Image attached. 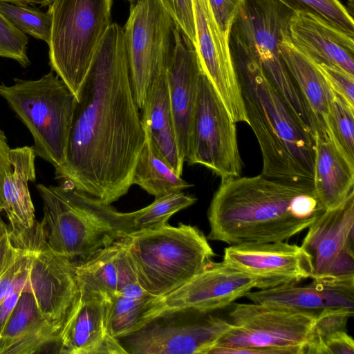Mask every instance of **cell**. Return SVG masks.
<instances>
[{"mask_svg":"<svg viewBox=\"0 0 354 354\" xmlns=\"http://www.w3.org/2000/svg\"><path fill=\"white\" fill-rule=\"evenodd\" d=\"M1 354H31L49 345L58 348V334L41 315L33 295L23 291L1 336Z\"/></svg>","mask_w":354,"mask_h":354,"instance_id":"d4e9b609","label":"cell"},{"mask_svg":"<svg viewBox=\"0 0 354 354\" xmlns=\"http://www.w3.org/2000/svg\"><path fill=\"white\" fill-rule=\"evenodd\" d=\"M301 246L310 256L313 281L354 286V190L308 227Z\"/></svg>","mask_w":354,"mask_h":354,"instance_id":"5bb4252c","label":"cell"},{"mask_svg":"<svg viewBox=\"0 0 354 354\" xmlns=\"http://www.w3.org/2000/svg\"><path fill=\"white\" fill-rule=\"evenodd\" d=\"M211 313L162 316L119 340L128 354H208L231 326Z\"/></svg>","mask_w":354,"mask_h":354,"instance_id":"7c38bea8","label":"cell"},{"mask_svg":"<svg viewBox=\"0 0 354 354\" xmlns=\"http://www.w3.org/2000/svg\"><path fill=\"white\" fill-rule=\"evenodd\" d=\"M253 303L319 313L329 309L354 311V286L313 281L307 285H286L248 292Z\"/></svg>","mask_w":354,"mask_h":354,"instance_id":"7402d4cb","label":"cell"},{"mask_svg":"<svg viewBox=\"0 0 354 354\" xmlns=\"http://www.w3.org/2000/svg\"><path fill=\"white\" fill-rule=\"evenodd\" d=\"M47 245L55 253L84 259L130 234L127 213L66 185H37Z\"/></svg>","mask_w":354,"mask_h":354,"instance_id":"277c9868","label":"cell"},{"mask_svg":"<svg viewBox=\"0 0 354 354\" xmlns=\"http://www.w3.org/2000/svg\"><path fill=\"white\" fill-rule=\"evenodd\" d=\"M0 12L24 33L48 44L52 26V14L49 9L44 12L28 5L0 1Z\"/></svg>","mask_w":354,"mask_h":354,"instance_id":"1f68e13d","label":"cell"},{"mask_svg":"<svg viewBox=\"0 0 354 354\" xmlns=\"http://www.w3.org/2000/svg\"><path fill=\"white\" fill-rule=\"evenodd\" d=\"M176 24L159 0L131 4L123 28L133 94L141 109L154 75L167 68L174 46Z\"/></svg>","mask_w":354,"mask_h":354,"instance_id":"30bf717a","label":"cell"},{"mask_svg":"<svg viewBox=\"0 0 354 354\" xmlns=\"http://www.w3.org/2000/svg\"><path fill=\"white\" fill-rule=\"evenodd\" d=\"M325 211L313 187L259 174L222 180L207 213V239L236 245L286 241Z\"/></svg>","mask_w":354,"mask_h":354,"instance_id":"7a4b0ae2","label":"cell"},{"mask_svg":"<svg viewBox=\"0 0 354 354\" xmlns=\"http://www.w3.org/2000/svg\"><path fill=\"white\" fill-rule=\"evenodd\" d=\"M304 353L353 354L354 342L346 330H337L310 341L305 347Z\"/></svg>","mask_w":354,"mask_h":354,"instance_id":"e575fe53","label":"cell"},{"mask_svg":"<svg viewBox=\"0 0 354 354\" xmlns=\"http://www.w3.org/2000/svg\"><path fill=\"white\" fill-rule=\"evenodd\" d=\"M10 149L5 133L0 129V212L3 210L2 187L4 179L12 169Z\"/></svg>","mask_w":354,"mask_h":354,"instance_id":"60d3db41","label":"cell"},{"mask_svg":"<svg viewBox=\"0 0 354 354\" xmlns=\"http://www.w3.org/2000/svg\"><path fill=\"white\" fill-rule=\"evenodd\" d=\"M288 30L293 46L315 64L333 65L354 76V37L305 12H294Z\"/></svg>","mask_w":354,"mask_h":354,"instance_id":"ffe728a7","label":"cell"},{"mask_svg":"<svg viewBox=\"0 0 354 354\" xmlns=\"http://www.w3.org/2000/svg\"><path fill=\"white\" fill-rule=\"evenodd\" d=\"M36 154L32 147L10 149L12 165L2 187V206L10 224L30 228L36 223L35 207L30 197L28 183L35 181Z\"/></svg>","mask_w":354,"mask_h":354,"instance_id":"484cf974","label":"cell"},{"mask_svg":"<svg viewBox=\"0 0 354 354\" xmlns=\"http://www.w3.org/2000/svg\"><path fill=\"white\" fill-rule=\"evenodd\" d=\"M138 109L123 28L112 23L82 85L55 178L109 205L127 194L146 138Z\"/></svg>","mask_w":354,"mask_h":354,"instance_id":"6da1fadb","label":"cell"},{"mask_svg":"<svg viewBox=\"0 0 354 354\" xmlns=\"http://www.w3.org/2000/svg\"><path fill=\"white\" fill-rule=\"evenodd\" d=\"M140 119L148 136L161 156L179 176L184 160L181 158L175 134L167 81V68L153 77L146 92Z\"/></svg>","mask_w":354,"mask_h":354,"instance_id":"cb8c5ba5","label":"cell"},{"mask_svg":"<svg viewBox=\"0 0 354 354\" xmlns=\"http://www.w3.org/2000/svg\"><path fill=\"white\" fill-rule=\"evenodd\" d=\"M279 46L289 72L315 120L316 131L327 130L333 91L317 65L293 46L289 32Z\"/></svg>","mask_w":354,"mask_h":354,"instance_id":"4316f807","label":"cell"},{"mask_svg":"<svg viewBox=\"0 0 354 354\" xmlns=\"http://www.w3.org/2000/svg\"><path fill=\"white\" fill-rule=\"evenodd\" d=\"M214 18L227 39L241 0H208Z\"/></svg>","mask_w":354,"mask_h":354,"instance_id":"f35d334b","label":"cell"},{"mask_svg":"<svg viewBox=\"0 0 354 354\" xmlns=\"http://www.w3.org/2000/svg\"><path fill=\"white\" fill-rule=\"evenodd\" d=\"M174 46L167 67V81L176 142L186 161L203 70L194 44L174 28Z\"/></svg>","mask_w":354,"mask_h":354,"instance_id":"ac0fdd59","label":"cell"},{"mask_svg":"<svg viewBox=\"0 0 354 354\" xmlns=\"http://www.w3.org/2000/svg\"><path fill=\"white\" fill-rule=\"evenodd\" d=\"M254 288H257L256 278L223 261H213L180 287L155 297L147 306L139 329L156 318L171 314L223 308Z\"/></svg>","mask_w":354,"mask_h":354,"instance_id":"4fadbf2b","label":"cell"},{"mask_svg":"<svg viewBox=\"0 0 354 354\" xmlns=\"http://www.w3.org/2000/svg\"><path fill=\"white\" fill-rule=\"evenodd\" d=\"M354 163L337 147L327 130L315 134L313 189L325 210L338 207L353 191Z\"/></svg>","mask_w":354,"mask_h":354,"instance_id":"603a6c76","label":"cell"},{"mask_svg":"<svg viewBox=\"0 0 354 354\" xmlns=\"http://www.w3.org/2000/svg\"><path fill=\"white\" fill-rule=\"evenodd\" d=\"M294 12L312 14L354 37V21L339 0H279Z\"/></svg>","mask_w":354,"mask_h":354,"instance_id":"d6a6232c","label":"cell"},{"mask_svg":"<svg viewBox=\"0 0 354 354\" xmlns=\"http://www.w3.org/2000/svg\"><path fill=\"white\" fill-rule=\"evenodd\" d=\"M27 268L28 259L21 271L15 279L5 299L0 304V337L21 293L24 290L26 281Z\"/></svg>","mask_w":354,"mask_h":354,"instance_id":"74e56055","label":"cell"},{"mask_svg":"<svg viewBox=\"0 0 354 354\" xmlns=\"http://www.w3.org/2000/svg\"><path fill=\"white\" fill-rule=\"evenodd\" d=\"M335 93L354 107V76L343 69L329 64H316Z\"/></svg>","mask_w":354,"mask_h":354,"instance_id":"d590c367","label":"cell"},{"mask_svg":"<svg viewBox=\"0 0 354 354\" xmlns=\"http://www.w3.org/2000/svg\"><path fill=\"white\" fill-rule=\"evenodd\" d=\"M223 261L256 278L260 290L299 283L313 274L310 256L285 241L230 245Z\"/></svg>","mask_w":354,"mask_h":354,"instance_id":"2e32d148","label":"cell"},{"mask_svg":"<svg viewBox=\"0 0 354 354\" xmlns=\"http://www.w3.org/2000/svg\"><path fill=\"white\" fill-rule=\"evenodd\" d=\"M18 250L12 245L7 232L0 239V276L12 263Z\"/></svg>","mask_w":354,"mask_h":354,"instance_id":"b9f144b4","label":"cell"},{"mask_svg":"<svg viewBox=\"0 0 354 354\" xmlns=\"http://www.w3.org/2000/svg\"><path fill=\"white\" fill-rule=\"evenodd\" d=\"M229 50L248 124L259 145L265 177L313 187L315 136L270 81L255 55L232 33Z\"/></svg>","mask_w":354,"mask_h":354,"instance_id":"3957f363","label":"cell"},{"mask_svg":"<svg viewBox=\"0 0 354 354\" xmlns=\"http://www.w3.org/2000/svg\"><path fill=\"white\" fill-rule=\"evenodd\" d=\"M176 26L194 44L196 34L192 0H159Z\"/></svg>","mask_w":354,"mask_h":354,"instance_id":"8d00e7d4","label":"cell"},{"mask_svg":"<svg viewBox=\"0 0 354 354\" xmlns=\"http://www.w3.org/2000/svg\"><path fill=\"white\" fill-rule=\"evenodd\" d=\"M80 291V290H79ZM109 300L80 291L59 339L61 354H128L108 329Z\"/></svg>","mask_w":354,"mask_h":354,"instance_id":"d6986e66","label":"cell"},{"mask_svg":"<svg viewBox=\"0 0 354 354\" xmlns=\"http://www.w3.org/2000/svg\"><path fill=\"white\" fill-rule=\"evenodd\" d=\"M196 201V198L182 192L155 198L153 202L147 207L127 213L130 234L167 225L173 214L192 205Z\"/></svg>","mask_w":354,"mask_h":354,"instance_id":"f546056e","label":"cell"},{"mask_svg":"<svg viewBox=\"0 0 354 354\" xmlns=\"http://www.w3.org/2000/svg\"><path fill=\"white\" fill-rule=\"evenodd\" d=\"M145 136V144L135 166L133 185L140 186L155 198L192 187V185L178 175L161 156L150 138Z\"/></svg>","mask_w":354,"mask_h":354,"instance_id":"83f0119b","label":"cell"},{"mask_svg":"<svg viewBox=\"0 0 354 354\" xmlns=\"http://www.w3.org/2000/svg\"><path fill=\"white\" fill-rule=\"evenodd\" d=\"M155 298L138 282L131 283L109 299L108 329L111 336L120 339L139 329L148 304Z\"/></svg>","mask_w":354,"mask_h":354,"instance_id":"f1b7e54d","label":"cell"},{"mask_svg":"<svg viewBox=\"0 0 354 354\" xmlns=\"http://www.w3.org/2000/svg\"><path fill=\"white\" fill-rule=\"evenodd\" d=\"M0 1L20 5H39L41 7L49 6L53 0H0Z\"/></svg>","mask_w":354,"mask_h":354,"instance_id":"7bdbcfd3","label":"cell"},{"mask_svg":"<svg viewBox=\"0 0 354 354\" xmlns=\"http://www.w3.org/2000/svg\"><path fill=\"white\" fill-rule=\"evenodd\" d=\"M333 93L326 129L337 147L354 163V107Z\"/></svg>","mask_w":354,"mask_h":354,"instance_id":"4dcf8cb0","label":"cell"},{"mask_svg":"<svg viewBox=\"0 0 354 354\" xmlns=\"http://www.w3.org/2000/svg\"><path fill=\"white\" fill-rule=\"evenodd\" d=\"M113 0H53L49 59L78 100L97 49L111 23Z\"/></svg>","mask_w":354,"mask_h":354,"instance_id":"52a82bcc","label":"cell"},{"mask_svg":"<svg viewBox=\"0 0 354 354\" xmlns=\"http://www.w3.org/2000/svg\"><path fill=\"white\" fill-rule=\"evenodd\" d=\"M294 11L279 0H241L230 32L257 57L270 81L315 135V120L284 62L280 43Z\"/></svg>","mask_w":354,"mask_h":354,"instance_id":"ba28073f","label":"cell"},{"mask_svg":"<svg viewBox=\"0 0 354 354\" xmlns=\"http://www.w3.org/2000/svg\"><path fill=\"white\" fill-rule=\"evenodd\" d=\"M79 290L109 299L137 281L124 237L75 262Z\"/></svg>","mask_w":354,"mask_h":354,"instance_id":"44dd1931","label":"cell"},{"mask_svg":"<svg viewBox=\"0 0 354 354\" xmlns=\"http://www.w3.org/2000/svg\"><path fill=\"white\" fill-rule=\"evenodd\" d=\"M18 249L16 257L0 276V304L5 299L15 279L21 271L28 259V251Z\"/></svg>","mask_w":354,"mask_h":354,"instance_id":"ab89813d","label":"cell"},{"mask_svg":"<svg viewBox=\"0 0 354 354\" xmlns=\"http://www.w3.org/2000/svg\"><path fill=\"white\" fill-rule=\"evenodd\" d=\"M137 281L148 293L165 296L212 262L215 254L197 227L179 223L124 236Z\"/></svg>","mask_w":354,"mask_h":354,"instance_id":"5b68a950","label":"cell"},{"mask_svg":"<svg viewBox=\"0 0 354 354\" xmlns=\"http://www.w3.org/2000/svg\"><path fill=\"white\" fill-rule=\"evenodd\" d=\"M319 313L253 302L238 304L228 314L230 328L213 347V353L304 354Z\"/></svg>","mask_w":354,"mask_h":354,"instance_id":"9c48e42d","label":"cell"},{"mask_svg":"<svg viewBox=\"0 0 354 354\" xmlns=\"http://www.w3.org/2000/svg\"><path fill=\"white\" fill-rule=\"evenodd\" d=\"M349 1H353V0H349Z\"/></svg>","mask_w":354,"mask_h":354,"instance_id":"bcb514c9","label":"cell"},{"mask_svg":"<svg viewBox=\"0 0 354 354\" xmlns=\"http://www.w3.org/2000/svg\"><path fill=\"white\" fill-rule=\"evenodd\" d=\"M196 44L202 70L232 120L248 124L240 86L231 59L228 39L220 31L208 0H192Z\"/></svg>","mask_w":354,"mask_h":354,"instance_id":"e0dca14e","label":"cell"},{"mask_svg":"<svg viewBox=\"0 0 354 354\" xmlns=\"http://www.w3.org/2000/svg\"><path fill=\"white\" fill-rule=\"evenodd\" d=\"M186 161L205 166L221 180L239 177L242 170L236 122L203 72Z\"/></svg>","mask_w":354,"mask_h":354,"instance_id":"8fae6325","label":"cell"},{"mask_svg":"<svg viewBox=\"0 0 354 354\" xmlns=\"http://www.w3.org/2000/svg\"><path fill=\"white\" fill-rule=\"evenodd\" d=\"M26 250L28 259L24 291L33 295L41 315L59 339L79 297L75 262L53 252L46 233Z\"/></svg>","mask_w":354,"mask_h":354,"instance_id":"9a60e30c","label":"cell"},{"mask_svg":"<svg viewBox=\"0 0 354 354\" xmlns=\"http://www.w3.org/2000/svg\"><path fill=\"white\" fill-rule=\"evenodd\" d=\"M0 95L32 134L36 156L61 166L77 102L66 83L52 70L38 80L0 84Z\"/></svg>","mask_w":354,"mask_h":354,"instance_id":"8992f818","label":"cell"},{"mask_svg":"<svg viewBox=\"0 0 354 354\" xmlns=\"http://www.w3.org/2000/svg\"><path fill=\"white\" fill-rule=\"evenodd\" d=\"M127 1H128L129 2H130V3H131H131H135L136 1H137L138 0H127Z\"/></svg>","mask_w":354,"mask_h":354,"instance_id":"f6af8a7d","label":"cell"},{"mask_svg":"<svg viewBox=\"0 0 354 354\" xmlns=\"http://www.w3.org/2000/svg\"><path fill=\"white\" fill-rule=\"evenodd\" d=\"M8 227L0 217V239L8 232Z\"/></svg>","mask_w":354,"mask_h":354,"instance_id":"ee69618b","label":"cell"},{"mask_svg":"<svg viewBox=\"0 0 354 354\" xmlns=\"http://www.w3.org/2000/svg\"><path fill=\"white\" fill-rule=\"evenodd\" d=\"M27 36L0 12V57L10 58L22 66L30 64Z\"/></svg>","mask_w":354,"mask_h":354,"instance_id":"836d02e7","label":"cell"}]
</instances>
